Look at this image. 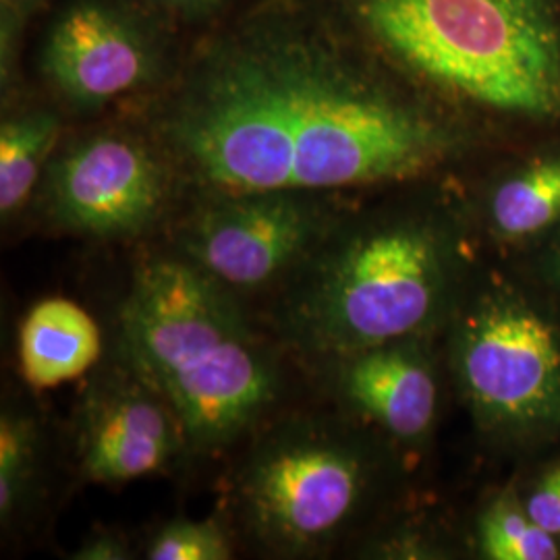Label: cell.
Here are the masks:
<instances>
[{
    "label": "cell",
    "instance_id": "6da1fadb",
    "mask_svg": "<svg viewBox=\"0 0 560 560\" xmlns=\"http://www.w3.org/2000/svg\"><path fill=\"white\" fill-rule=\"evenodd\" d=\"M168 133L201 179L231 194L411 179L448 150L439 122L300 42L217 60L180 101Z\"/></svg>",
    "mask_w": 560,
    "mask_h": 560
},
{
    "label": "cell",
    "instance_id": "7a4b0ae2",
    "mask_svg": "<svg viewBox=\"0 0 560 560\" xmlns=\"http://www.w3.org/2000/svg\"><path fill=\"white\" fill-rule=\"evenodd\" d=\"M120 332L140 381L201 448L235 441L275 400L272 363L221 280L198 264H143L122 303Z\"/></svg>",
    "mask_w": 560,
    "mask_h": 560
},
{
    "label": "cell",
    "instance_id": "3957f363",
    "mask_svg": "<svg viewBox=\"0 0 560 560\" xmlns=\"http://www.w3.org/2000/svg\"><path fill=\"white\" fill-rule=\"evenodd\" d=\"M355 13L384 50L442 90L560 117V25L546 0H355Z\"/></svg>",
    "mask_w": 560,
    "mask_h": 560
},
{
    "label": "cell",
    "instance_id": "277c9868",
    "mask_svg": "<svg viewBox=\"0 0 560 560\" xmlns=\"http://www.w3.org/2000/svg\"><path fill=\"white\" fill-rule=\"evenodd\" d=\"M442 282L441 245L428 229H378L322 266L301 301L300 326L322 351L361 353L425 324Z\"/></svg>",
    "mask_w": 560,
    "mask_h": 560
},
{
    "label": "cell",
    "instance_id": "5b68a950",
    "mask_svg": "<svg viewBox=\"0 0 560 560\" xmlns=\"http://www.w3.org/2000/svg\"><path fill=\"white\" fill-rule=\"evenodd\" d=\"M469 397L497 420L534 423L560 413L555 328L517 301H490L469 316L459 342Z\"/></svg>",
    "mask_w": 560,
    "mask_h": 560
},
{
    "label": "cell",
    "instance_id": "8992f818",
    "mask_svg": "<svg viewBox=\"0 0 560 560\" xmlns=\"http://www.w3.org/2000/svg\"><path fill=\"white\" fill-rule=\"evenodd\" d=\"M361 488L363 467L349 448L303 436L270 446L252 463L243 501L261 536L295 548L335 534Z\"/></svg>",
    "mask_w": 560,
    "mask_h": 560
},
{
    "label": "cell",
    "instance_id": "52a82bcc",
    "mask_svg": "<svg viewBox=\"0 0 560 560\" xmlns=\"http://www.w3.org/2000/svg\"><path fill=\"white\" fill-rule=\"evenodd\" d=\"M161 164L140 141L101 136L67 152L50 173L55 219L88 235H131L159 214Z\"/></svg>",
    "mask_w": 560,
    "mask_h": 560
},
{
    "label": "cell",
    "instance_id": "ba28073f",
    "mask_svg": "<svg viewBox=\"0 0 560 560\" xmlns=\"http://www.w3.org/2000/svg\"><path fill=\"white\" fill-rule=\"evenodd\" d=\"M314 235L316 219L293 191L235 194L201 212L185 249L222 284L252 289L275 279Z\"/></svg>",
    "mask_w": 560,
    "mask_h": 560
},
{
    "label": "cell",
    "instance_id": "9c48e42d",
    "mask_svg": "<svg viewBox=\"0 0 560 560\" xmlns=\"http://www.w3.org/2000/svg\"><path fill=\"white\" fill-rule=\"evenodd\" d=\"M152 69V50L136 25L98 2L71 7L44 46L46 78L81 106H98L133 92Z\"/></svg>",
    "mask_w": 560,
    "mask_h": 560
},
{
    "label": "cell",
    "instance_id": "30bf717a",
    "mask_svg": "<svg viewBox=\"0 0 560 560\" xmlns=\"http://www.w3.org/2000/svg\"><path fill=\"white\" fill-rule=\"evenodd\" d=\"M185 432L168 402L150 386L119 388L96 400L81 434V463L90 480L117 483L162 469Z\"/></svg>",
    "mask_w": 560,
    "mask_h": 560
},
{
    "label": "cell",
    "instance_id": "8fae6325",
    "mask_svg": "<svg viewBox=\"0 0 560 560\" xmlns=\"http://www.w3.org/2000/svg\"><path fill=\"white\" fill-rule=\"evenodd\" d=\"M351 400L399 439H416L434 420L436 382L416 355L386 345L358 353L347 368Z\"/></svg>",
    "mask_w": 560,
    "mask_h": 560
},
{
    "label": "cell",
    "instance_id": "7c38bea8",
    "mask_svg": "<svg viewBox=\"0 0 560 560\" xmlns=\"http://www.w3.org/2000/svg\"><path fill=\"white\" fill-rule=\"evenodd\" d=\"M101 351V328L75 301H38L21 324V374L34 388H55L80 378Z\"/></svg>",
    "mask_w": 560,
    "mask_h": 560
},
{
    "label": "cell",
    "instance_id": "4fadbf2b",
    "mask_svg": "<svg viewBox=\"0 0 560 560\" xmlns=\"http://www.w3.org/2000/svg\"><path fill=\"white\" fill-rule=\"evenodd\" d=\"M59 138V120L50 113L23 115L0 127V210L13 214L30 198L42 164Z\"/></svg>",
    "mask_w": 560,
    "mask_h": 560
},
{
    "label": "cell",
    "instance_id": "5bb4252c",
    "mask_svg": "<svg viewBox=\"0 0 560 560\" xmlns=\"http://www.w3.org/2000/svg\"><path fill=\"white\" fill-rule=\"evenodd\" d=\"M492 221L506 237H529L560 221V154L504 180L492 200Z\"/></svg>",
    "mask_w": 560,
    "mask_h": 560
},
{
    "label": "cell",
    "instance_id": "9a60e30c",
    "mask_svg": "<svg viewBox=\"0 0 560 560\" xmlns=\"http://www.w3.org/2000/svg\"><path fill=\"white\" fill-rule=\"evenodd\" d=\"M481 552L492 560L559 559L557 536L546 532L513 497L494 502L480 520Z\"/></svg>",
    "mask_w": 560,
    "mask_h": 560
},
{
    "label": "cell",
    "instance_id": "2e32d148",
    "mask_svg": "<svg viewBox=\"0 0 560 560\" xmlns=\"http://www.w3.org/2000/svg\"><path fill=\"white\" fill-rule=\"evenodd\" d=\"M231 546L214 521H175L150 544L152 560H224Z\"/></svg>",
    "mask_w": 560,
    "mask_h": 560
},
{
    "label": "cell",
    "instance_id": "e0dca14e",
    "mask_svg": "<svg viewBox=\"0 0 560 560\" xmlns=\"http://www.w3.org/2000/svg\"><path fill=\"white\" fill-rule=\"evenodd\" d=\"M34 455V434L30 425L15 418H2L0 421V513L2 517L11 515L25 471L30 469Z\"/></svg>",
    "mask_w": 560,
    "mask_h": 560
},
{
    "label": "cell",
    "instance_id": "ac0fdd59",
    "mask_svg": "<svg viewBox=\"0 0 560 560\" xmlns=\"http://www.w3.org/2000/svg\"><path fill=\"white\" fill-rule=\"evenodd\" d=\"M525 511L552 536H560V463L538 481Z\"/></svg>",
    "mask_w": 560,
    "mask_h": 560
},
{
    "label": "cell",
    "instance_id": "d6986e66",
    "mask_svg": "<svg viewBox=\"0 0 560 560\" xmlns=\"http://www.w3.org/2000/svg\"><path fill=\"white\" fill-rule=\"evenodd\" d=\"M80 560H117L125 559V546L113 536H101L88 541L75 555Z\"/></svg>",
    "mask_w": 560,
    "mask_h": 560
},
{
    "label": "cell",
    "instance_id": "ffe728a7",
    "mask_svg": "<svg viewBox=\"0 0 560 560\" xmlns=\"http://www.w3.org/2000/svg\"><path fill=\"white\" fill-rule=\"evenodd\" d=\"M162 2H168L173 7H198V4H208L210 0H162Z\"/></svg>",
    "mask_w": 560,
    "mask_h": 560
}]
</instances>
